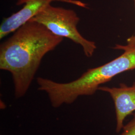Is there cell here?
I'll return each instance as SVG.
<instances>
[{"label":"cell","instance_id":"cell-5","mask_svg":"<svg viewBox=\"0 0 135 135\" xmlns=\"http://www.w3.org/2000/svg\"><path fill=\"white\" fill-rule=\"evenodd\" d=\"M98 90L106 92L113 100L116 116V132L124 127L126 118L135 111V82L128 86L122 83L118 87L100 86Z\"/></svg>","mask_w":135,"mask_h":135},{"label":"cell","instance_id":"cell-7","mask_svg":"<svg viewBox=\"0 0 135 135\" xmlns=\"http://www.w3.org/2000/svg\"><path fill=\"white\" fill-rule=\"evenodd\" d=\"M127 45L129 46H131V47L135 46V34L132 35L129 38H128L127 40Z\"/></svg>","mask_w":135,"mask_h":135},{"label":"cell","instance_id":"cell-3","mask_svg":"<svg viewBox=\"0 0 135 135\" xmlns=\"http://www.w3.org/2000/svg\"><path fill=\"white\" fill-rule=\"evenodd\" d=\"M80 20L75 11L50 4L30 21L41 24L54 35L80 45L85 56L90 58L96 50V44L85 38L79 32L77 25Z\"/></svg>","mask_w":135,"mask_h":135},{"label":"cell","instance_id":"cell-4","mask_svg":"<svg viewBox=\"0 0 135 135\" xmlns=\"http://www.w3.org/2000/svg\"><path fill=\"white\" fill-rule=\"evenodd\" d=\"M54 1L70 4L83 8H88L87 4L79 0H18L16 5L24 6L17 12L3 19L0 26V39L14 32Z\"/></svg>","mask_w":135,"mask_h":135},{"label":"cell","instance_id":"cell-2","mask_svg":"<svg viewBox=\"0 0 135 135\" xmlns=\"http://www.w3.org/2000/svg\"><path fill=\"white\" fill-rule=\"evenodd\" d=\"M114 49L123 50L124 53L104 65L87 70L72 82L62 83L37 78L38 90L47 94L52 106L55 108L64 104H72L79 97L93 95L102 84L122 73L135 69V46L116 45Z\"/></svg>","mask_w":135,"mask_h":135},{"label":"cell","instance_id":"cell-1","mask_svg":"<svg viewBox=\"0 0 135 135\" xmlns=\"http://www.w3.org/2000/svg\"><path fill=\"white\" fill-rule=\"evenodd\" d=\"M0 46V69L11 74L15 96H24L41 61L47 54L62 42L44 25L30 21Z\"/></svg>","mask_w":135,"mask_h":135},{"label":"cell","instance_id":"cell-6","mask_svg":"<svg viewBox=\"0 0 135 135\" xmlns=\"http://www.w3.org/2000/svg\"><path fill=\"white\" fill-rule=\"evenodd\" d=\"M119 135H135V114L132 119L124 126L122 132Z\"/></svg>","mask_w":135,"mask_h":135}]
</instances>
